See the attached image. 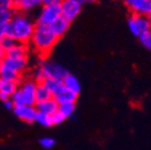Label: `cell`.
I'll list each match as a JSON object with an SVG mask.
<instances>
[{
    "mask_svg": "<svg viewBox=\"0 0 151 150\" xmlns=\"http://www.w3.org/2000/svg\"><path fill=\"white\" fill-rule=\"evenodd\" d=\"M14 113L22 120L23 122L27 123V124H32L35 122L36 115H37V109L35 106H28V105H21V106H16L14 108Z\"/></svg>",
    "mask_w": 151,
    "mask_h": 150,
    "instance_id": "cell-9",
    "label": "cell"
},
{
    "mask_svg": "<svg viewBox=\"0 0 151 150\" xmlns=\"http://www.w3.org/2000/svg\"><path fill=\"white\" fill-rule=\"evenodd\" d=\"M13 0H0V26H4L15 15Z\"/></svg>",
    "mask_w": 151,
    "mask_h": 150,
    "instance_id": "cell-10",
    "label": "cell"
},
{
    "mask_svg": "<svg viewBox=\"0 0 151 150\" xmlns=\"http://www.w3.org/2000/svg\"><path fill=\"white\" fill-rule=\"evenodd\" d=\"M86 2L84 0H64L61 4L62 17L71 22L75 18H77L82 9L83 4Z\"/></svg>",
    "mask_w": 151,
    "mask_h": 150,
    "instance_id": "cell-5",
    "label": "cell"
},
{
    "mask_svg": "<svg viewBox=\"0 0 151 150\" xmlns=\"http://www.w3.org/2000/svg\"><path fill=\"white\" fill-rule=\"evenodd\" d=\"M5 37V28L4 26H0V41Z\"/></svg>",
    "mask_w": 151,
    "mask_h": 150,
    "instance_id": "cell-32",
    "label": "cell"
},
{
    "mask_svg": "<svg viewBox=\"0 0 151 150\" xmlns=\"http://www.w3.org/2000/svg\"><path fill=\"white\" fill-rule=\"evenodd\" d=\"M9 99H11V97H9L7 94H5L4 92H0V100H1V101L5 102V101H7V100H9Z\"/></svg>",
    "mask_w": 151,
    "mask_h": 150,
    "instance_id": "cell-31",
    "label": "cell"
},
{
    "mask_svg": "<svg viewBox=\"0 0 151 150\" xmlns=\"http://www.w3.org/2000/svg\"><path fill=\"white\" fill-rule=\"evenodd\" d=\"M148 18H149V20H150V23H151V15H150V16L148 17Z\"/></svg>",
    "mask_w": 151,
    "mask_h": 150,
    "instance_id": "cell-35",
    "label": "cell"
},
{
    "mask_svg": "<svg viewBox=\"0 0 151 150\" xmlns=\"http://www.w3.org/2000/svg\"><path fill=\"white\" fill-rule=\"evenodd\" d=\"M19 89L21 92L23 98L24 105L36 106V89H37V82L34 80H25L20 84Z\"/></svg>",
    "mask_w": 151,
    "mask_h": 150,
    "instance_id": "cell-6",
    "label": "cell"
},
{
    "mask_svg": "<svg viewBox=\"0 0 151 150\" xmlns=\"http://www.w3.org/2000/svg\"><path fill=\"white\" fill-rule=\"evenodd\" d=\"M15 12L24 13L37 6H42L41 0H13Z\"/></svg>",
    "mask_w": 151,
    "mask_h": 150,
    "instance_id": "cell-11",
    "label": "cell"
},
{
    "mask_svg": "<svg viewBox=\"0 0 151 150\" xmlns=\"http://www.w3.org/2000/svg\"><path fill=\"white\" fill-rule=\"evenodd\" d=\"M42 84L50 90V92L52 94L54 98L58 96V94L65 88V87H64V84H63V80L47 79V78H45V79L43 80Z\"/></svg>",
    "mask_w": 151,
    "mask_h": 150,
    "instance_id": "cell-15",
    "label": "cell"
},
{
    "mask_svg": "<svg viewBox=\"0 0 151 150\" xmlns=\"http://www.w3.org/2000/svg\"><path fill=\"white\" fill-rule=\"evenodd\" d=\"M52 98H54L52 94L42 83H37V89H36V101H37V103L47 101V100H50Z\"/></svg>",
    "mask_w": 151,
    "mask_h": 150,
    "instance_id": "cell-20",
    "label": "cell"
},
{
    "mask_svg": "<svg viewBox=\"0 0 151 150\" xmlns=\"http://www.w3.org/2000/svg\"><path fill=\"white\" fill-rule=\"evenodd\" d=\"M35 107L38 112H42V113H45V115H52L54 113H56L57 111H58V109H59V104H58V102L52 98V99H50V100H47V101L37 103Z\"/></svg>",
    "mask_w": 151,
    "mask_h": 150,
    "instance_id": "cell-12",
    "label": "cell"
},
{
    "mask_svg": "<svg viewBox=\"0 0 151 150\" xmlns=\"http://www.w3.org/2000/svg\"><path fill=\"white\" fill-rule=\"evenodd\" d=\"M63 84H64V87H65V88L76 92L77 94H80L81 84H80V82H79L78 78L76 77L75 75H73V74H68V75L64 78Z\"/></svg>",
    "mask_w": 151,
    "mask_h": 150,
    "instance_id": "cell-19",
    "label": "cell"
},
{
    "mask_svg": "<svg viewBox=\"0 0 151 150\" xmlns=\"http://www.w3.org/2000/svg\"><path fill=\"white\" fill-rule=\"evenodd\" d=\"M42 68L45 78L47 79L63 80L69 74L66 68H64L63 66L58 63H54V62H45Z\"/></svg>",
    "mask_w": 151,
    "mask_h": 150,
    "instance_id": "cell-8",
    "label": "cell"
},
{
    "mask_svg": "<svg viewBox=\"0 0 151 150\" xmlns=\"http://www.w3.org/2000/svg\"><path fill=\"white\" fill-rule=\"evenodd\" d=\"M52 121L54 125H59L65 121V118H64V115L62 113H60L59 111H57L56 113H54L52 115Z\"/></svg>",
    "mask_w": 151,
    "mask_h": 150,
    "instance_id": "cell-29",
    "label": "cell"
},
{
    "mask_svg": "<svg viewBox=\"0 0 151 150\" xmlns=\"http://www.w3.org/2000/svg\"><path fill=\"white\" fill-rule=\"evenodd\" d=\"M78 96L79 94H77L76 92H71V90H69V89H67V88H64L63 90H62L57 97H55L54 99L58 102L59 105H61V104L76 103L77 99H78Z\"/></svg>",
    "mask_w": 151,
    "mask_h": 150,
    "instance_id": "cell-18",
    "label": "cell"
},
{
    "mask_svg": "<svg viewBox=\"0 0 151 150\" xmlns=\"http://www.w3.org/2000/svg\"><path fill=\"white\" fill-rule=\"evenodd\" d=\"M4 103V106L5 108H7V109H9V110H14V108H15V104L13 103V101L9 99V100H7V101L3 102Z\"/></svg>",
    "mask_w": 151,
    "mask_h": 150,
    "instance_id": "cell-30",
    "label": "cell"
},
{
    "mask_svg": "<svg viewBox=\"0 0 151 150\" xmlns=\"http://www.w3.org/2000/svg\"><path fill=\"white\" fill-rule=\"evenodd\" d=\"M2 83H3V80L1 79V77H0V92H1V87H2Z\"/></svg>",
    "mask_w": 151,
    "mask_h": 150,
    "instance_id": "cell-34",
    "label": "cell"
},
{
    "mask_svg": "<svg viewBox=\"0 0 151 150\" xmlns=\"http://www.w3.org/2000/svg\"><path fill=\"white\" fill-rule=\"evenodd\" d=\"M11 100H12L13 103L15 104V107H16V106L24 105V101H23V98H22V94H21V92H20V89L16 90V92L11 96Z\"/></svg>",
    "mask_w": 151,
    "mask_h": 150,
    "instance_id": "cell-26",
    "label": "cell"
},
{
    "mask_svg": "<svg viewBox=\"0 0 151 150\" xmlns=\"http://www.w3.org/2000/svg\"><path fill=\"white\" fill-rule=\"evenodd\" d=\"M5 58V52L3 50V48L1 47V45H0V63L3 61V59Z\"/></svg>",
    "mask_w": 151,
    "mask_h": 150,
    "instance_id": "cell-33",
    "label": "cell"
},
{
    "mask_svg": "<svg viewBox=\"0 0 151 150\" xmlns=\"http://www.w3.org/2000/svg\"><path fill=\"white\" fill-rule=\"evenodd\" d=\"M75 109H76V103H67V104H61V105H59L58 111L60 113H62L65 119H67V118L73 115V113L75 112Z\"/></svg>",
    "mask_w": 151,
    "mask_h": 150,
    "instance_id": "cell-23",
    "label": "cell"
},
{
    "mask_svg": "<svg viewBox=\"0 0 151 150\" xmlns=\"http://www.w3.org/2000/svg\"><path fill=\"white\" fill-rule=\"evenodd\" d=\"M125 5L131 14L149 17L151 15V0H126Z\"/></svg>",
    "mask_w": 151,
    "mask_h": 150,
    "instance_id": "cell-7",
    "label": "cell"
},
{
    "mask_svg": "<svg viewBox=\"0 0 151 150\" xmlns=\"http://www.w3.org/2000/svg\"><path fill=\"white\" fill-rule=\"evenodd\" d=\"M33 77H34V81H36L37 83L43 82V80L45 79V76H44V73H43L42 66H37V67L35 68Z\"/></svg>",
    "mask_w": 151,
    "mask_h": 150,
    "instance_id": "cell-25",
    "label": "cell"
},
{
    "mask_svg": "<svg viewBox=\"0 0 151 150\" xmlns=\"http://www.w3.org/2000/svg\"><path fill=\"white\" fill-rule=\"evenodd\" d=\"M69 25H70V22L68 20H66L63 17H60L57 21H55L52 24H50V27L52 31V33L55 34V36L59 39V38L64 36V34L68 31Z\"/></svg>",
    "mask_w": 151,
    "mask_h": 150,
    "instance_id": "cell-14",
    "label": "cell"
},
{
    "mask_svg": "<svg viewBox=\"0 0 151 150\" xmlns=\"http://www.w3.org/2000/svg\"><path fill=\"white\" fill-rule=\"evenodd\" d=\"M61 4L62 1L60 0H43L42 9L40 15L38 16L36 24L50 26L57 21L60 17H62Z\"/></svg>",
    "mask_w": 151,
    "mask_h": 150,
    "instance_id": "cell-3",
    "label": "cell"
},
{
    "mask_svg": "<svg viewBox=\"0 0 151 150\" xmlns=\"http://www.w3.org/2000/svg\"><path fill=\"white\" fill-rule=\"evenodd\" d=\"M4 65L9 66V68H12L17 73L21 74L24 71V68L27 65V58H20V59H11L5 57L3 59V61L1 62Z\"/></svg>",
    "mask_w": 151,
    "mask_h": 150,
    "instance_id": "cell-17",
    "label": "cell"
},
{
    "mask_svg": "<svg viewBox=\"0 0 151 150\" xmlns=\"http://www.w3.org/2000/svg\"><path fill=\"white\" fill-rule=\"evenodd\" d=\"M39 144L42 146L43 148H46V149H50L55 146L56 144V141H55V138H50V136H45V138H40V141H39Z\"/></svg>",
    "mask_w": 151,
    "mask_h": 150,
    "instance_id": "cell-28",
    "label": "cell"
},
{
    "mask_svg": "<svg viewBox=\"0 0 151 150\" xmlns=\"http://www.w3.org/2000/svg\"><path fill=\"white\" fill-rule=\"evenodd\" d=\"M19 89V83L17 81H3L1 92L11 97L16 90Z\"/></svg>",
    "mask_w": 151,
    "mask_h": 150,
    "instance_id": "cell-21",
    "label": "cell"
},
{
    "mask_svg": "<svg viewBox=\"0 0 151 150\" xmlns=\"http://www.w3.org/2000/svg\"><path fill=\"white\" fill-rule=\"evenodd\" d=\"M18 43H19L18 41H16V40L13 39V38H11V37H7V36H5V37L0 41V45H1V47L3 48L4 52L9 50L11 48L16 46Z\"/></svg>",
    "mask_w": 151,
    "mask_h": 150,
    "instance_id": "cell-24",
    "label": "cell"
},
{
    "mask_svg": "<svg viewBox=\"0 0 151 150\" xmlns=\"http://www.w3.org/2000/svg\"><path fill=\"white\" fill-rule=\"evenodd\" d=\"M28 53V45L23 43H18L16 46L11 48L9 50L5 52V57L11 59H20V58H27Z\"/></svg>",
    "mask_w": 151,
    "mask_h": 150,
    "instance_id": "cell-16",
    "label": "cell"
},
{
    "mask_svg": "<svg viewBox=\"0 0 151 150\" xmlns=\"http://www.w3.org/2000/svg\"><path fill=\"white\" fill-rule=\"evenodd\" d=\"M128 27L131 34L135 37H141L151 31V23L148 17L131 14L128 18Z\"/></svg>",
    "mask_w": 151,
    "mask_h": 150,
    "instance_id": "cell-4",
    "label": "cell"
},
{
    "mask_svg": "<svg viewBox=\"0 0 151 150\" xmlns=\"http://www.w3.org/2000/svg\"><path fill=\"white\" fill-rule=\"evenodd\" d=\"M0 77L3 81H17L19 84L23 82L21 74L17 73L16 71L9 68L3 63H0Z\"/></svg>",
    "mask_w": 151,
    "mask_h": 150,
    "instance_id": "cell-13",
    "label": "cell"
},
{
    "mask_svg": "<svg viewBox=\"0 0 151 150\" xmlns=\"http://www.w3.org/2000/svg\"><path fill=\"white\" fill-rule=\"evenodd\" d=\"M31 42L41 55H47L58 42V38L55 36L48 25L36 24Z\"/></svg>",
    "mask_w": 151,
    "mask_h": 150,
    "instance_id": "cell-2",
    "label": "cell"
},
{
    "mask_svg": "<svg viewBox=\"0 0 151 150\" xmlns=\"http://www.w3.org/2000/svg\"><path fill=\"white\" fill-rule=\"evenodd\" d=\"M139 41H141L142 45H143L145 48L151 50V31L144 34L143 36H141V37H139Z\"/></svg>",
    "mask_w": 151,
    "mask_h": 150,
    "instance_id": "cell-27",
    "label": "cell"
},
{
    "mask_svg": "<svg viewBox=\"0 0 151 150\" xmlns=\"http://www.w3.org/2000/svg\"><path fill=\"white\" fill-rule=\"evenodd\" d=\"M35 122H37L38 124H40L41 126H44V127H50L54 125L52 121V115H45V113L42 112H37Z\"/></svg>",
    "mask_w": 151,
    "mask_h": 150,
    "instance_id": "cell-22",
    "label": "cell"
},
{
    "mask_svg": "<svg viewBox=\"0 0 151 150\" xmlns=\"http://www.w3.org/2000/svg\"><path fill=\"white\" fill-rule=\"evenodd\" d=\"M5 36L11 37L19 43L27 44L32 40L35 32L36 23L24 15V13L16 12L13 19L4 25Z\"/></svg>",
    "mask_w": 151,
    "mask_h": 150,
    "instance_id": "cell-1",
    "label": "cell"
}]
</instances>
